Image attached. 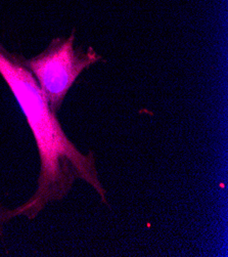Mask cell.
<instances>
[{
    "mask_svg": "<svg viewBox=\"0 0 228 257\" xmlns=\"http://www.w3.org/2000/svg\"><path fill=\"white\" fill-rule=\"evenodd\" d=\"M0 75L26 117L40 158L38 185L31 198L14 209L0 204V230L14 217L35 219L48 203L65 199L77 179L88 184L100 200L108 204L107 191L99 179L93 152L85 155L70 141L27 67L26 59L6 48L2 42Z\"/></svg>",
    "mask_w": 228,
    "mask_h": 257,
    "instance_id": "1",
    "label": "cell"
},
{
    "mask_svg": "<svg viewBox=\"0 0 228 257\" xmlns=\"http://www.w3.org/2000/svg\"><path fill=\"white\" fill-rule=\"evenodd\" d=\"M75 40L76 31L73 30L68 37L54 38L39 55L26 59L27 67L56 115L81 73L104 61L92 46L77 47Z\"/></svg>",
    "mask_w": 228,
    "mask_h": 257,
    "instance_id": "2",
    "label": "cell"
}]
</instances>
